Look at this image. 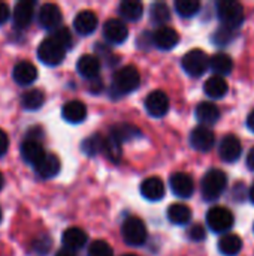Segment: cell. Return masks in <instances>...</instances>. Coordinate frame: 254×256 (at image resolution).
<instances>
[{
	"mask_svg": "<svg viewBox=\"0 0 254 256\" xmlns=\"http://www.w3.org/2000/svg\"><path fill=\"white\" fill-rule=\"evenodd\" d=\"M61 116L67 123H81L87 117V106L81 100H69L63 105Z\"/></svg>",
	"mask_w": 254,
	"mask_h": 256,
	"instance_id": "22",
	"label": "cell"
},
{
	"mask_svg": "<svg viewBox=\"0 0 254 256\" xmlns=\"http://www.w3.org/2000/svg\"><path fill=\"white\" fill-rule=\"evenodd\" d=\"M121 236L129 246H142L147 242L148 232L142 219L129 216L121 225Z\"/></svg>",
	"mask_w": 254,
	"mask_h": 256,
	"instance_id": "4",
	"label": "cell"
},
{
	"mask_svg": "<svg viewBox=\"0 0 254 256\" xmlns=\"http://www.w3.org/2000/svg\"><path fill=\"white\" fill-rule=\"evenodd\" d=\"M207 224L213 232H226L234 225V214L226 207H213L207 213Z\"/></svg>",
	"mask_w": 254,
	"mask_h": 256,
	"instance_id": "7",
	"label": "cell"
},
{
	"mask_svg": "<svg viewBox=\"0 0 254 256\" xmlns=\"http://www.w3.org/2000/svg\"><path fill=\"white\" fill-rule=\"evenodd\" d=\"M103 153L106 154V158L109 159V160H112V162H120V159H121V153H123V150H121V144L120 142H117L111 135L108 136V138H105V146H103Z\"/></svg>",
	"mask_w": 254,
	"mask_h": 256,
	"instance_id": "36",
	"label": "cell"
},
{
	"mask_svg": "<svg viewBox=\"0 0 254 256\" xmlns=\"http://www.w3.org/2000/svg\"><path fill=\"white\" fill-rule=\"evenodd\" d=\"M141 194L148 201H160L165 196V184L159 177H148L141 184Z\"/></svg>",
	"mask_w": 254,
	"mask_h": 256,
	"instance_id": "23",
	"label": "cell"
},
{
	"mask_svg": "<svg viewBox=\"0 0 254 256\" xmlns=\"http://www.w3.org/2000/svg\"><path fill=\"white\" fill-rule=\"evenodd\" d=\"M145 108L148 111V114L151 117L160 118L163 116H166V112L169 111V98L165 92L162 90H154L151 92L147 99H145Z\"/></svg>",
	"mask_w": 254,
	"mask_h": 256,
	"instance_id": "8",
	"label": "cell"
},
{
	"mask_svg": "<svg viewBox=\"0 0 254 256\" xmlns=\"http://www.w3.org/2000/svg\"><path fill=\"white\" fill-rule=\"evenodd\" d=\"M220 158L228 162V164H234L240 159L241 153H243V146L241 141L238 140V136L235 135H226L222 142H220Z\"/></svg>",
	"mask_w": 254,
	"mask_h": 256,
	"instance_id": "15",
	"label": "cell"
},
{
	"mask_svg": "<svg viewBox=\"0 0 254 256\" xmlns=\"http://www.w3.org/2000/svg\"><path fill=\"white\" fill-rule=\"evenodd\" d=\"M76 69H78L81 76L88 78V80H94L100 74V58L93 56V54L81 56L78 63H76Z\"/></svg>",
	"mask_w": 254,
	"mask_h": 256,
	"instance_id": "18",
	"label": "cell"
},
{
	"mask_svg": "<svg viewBox=\"0 0 254 256\" xmlns=\"http://www.w3.org/2000/svg\"><path fill=\"white\" fill-rule=\"evenodd\" d=\"M3 184H4V180H3V176H1V172H0V190H1V188H3Z\"/></svg>",
	"mask_w": 254,
	"mask_h": 256,
	"instance_id": "47",
	"label": "cell"
},
{
	"mask_svg": "<svg viewBox=\"0 0 254 256\" xmlns=\"http://www.w3.org/2000/svg\"><path fill=\"white\" fill-rule=\"evenodd\" d=\"M10 16V10L9 6L3 2H0V24H4Z\"/></svg>",
	"mask_w": 254,
	"mask_h": 256,
	"instance_id": "42",
	"label": "cell"
},
{
	"mask_svg": "<svg viewBox=\"0 0 254 256\" xmlns=\"http://www.w3.org/2000/svg\"><path fill=\"white\" fill-rule=\"evenodd\" d=\"M124 256H136V255H124Z\"/></svg>",
	"mask_w": 254,
	"mask_h": 256,
	"instance_id": "49",
	"label": "cell"
},
{
	"mask_svg": "<svg viewBox=\"0 0 254 256\" xmlns=\"http://www.w3.org/2000/svg\"><path fill=\"white\" fill-rule=\"evenodd\" d=\"M150 18L154 24H159L160 27L171 20V10L166 3H154L150 9Z\"/></svg>",
	"mask_w": 254,
	"mask_h": 256,
	"instance_id": "33",
	"label": "cell"
},
{
	"mask_svg": "<svg viewBox=\"0 0 254 256\" xmlns=\"http://www.w3.org/2000/svg\"><path fill=\"white\" fill-rule=\"evenodd\" d=\"M34 15V2H28V0H21L15 4L13 8V26L16 28H27L33 20Z\"/></svg>",
	"mask_w": 254,
	"mask_h": 256,
	"instance_id": "14",
	"label": "cell"
},
{
	"mask_svg": "<svg viewBox=\"0 0 254 256\" xmlns=\"http://www.w3.org/2000/svg\"><path fill=\"white\" fill-rule=\"evenodd\" d=\"M190 144L198 152H210L216 144V136L207 126H198L190 134Z\"/></svg>",
	"mask_w": 254,
	"mask_h": 256,
	"instance_id": "10",
	"label": "cell"
},
{
	"mask_svg": "<svg viewBox=\"0 0 254 256\" xmlns=\"http://www.w3.org/2000/svg\"><path fill=\"white\" fill-rule=\"evenodd\" d=\"M168 219L174 225H187L192 220V210L186 204L177 202L168 208Z\"/></svg>",
	"mask_w": 254,
	"mask_h": 256,
	"instance_id": "29",
	"label": "cell"
},
{
	"mask_svg": "<svg viewBox=\"0 0 254 256\" xmlns=\"http://www.w3.org/2000/svg\"><path fill=\"white\" fill-rule=\"evenodd\" d=\"M61 10L57 4L54 3H45L40 6L39 12H37V21L43 28L48 30H55L57 27H60L61 22Z\"/></svg>",
	"mask_w": 254,
	"mask_h": 256,
	"instance_id": "9",
	"label": "cell"
},
{
	"mask_svg": "<svg viewBox=\"0 0 254 256\" xmlns=\"http://www.w3.org/2000/svg\"><path fill=\"white\" fill-rule=\"evenodd\" d=\"M247 126H249V129L254 132V110L249 114V117H247Z\"/></svg>",
	"mask_w": 254,
	"mask_h": 256,
	"instance_id": "44",
	"label": "cell"
},
{
	"mask_svg": "<svg viewBox=\"0 0 254 256\" xmlns=\"http://www.w3.org/2000/svg\"><path fill=\"white\" fill-rule=\"evenodd\" d=\"M55 256H75V255H73V252H69V250L63 249V250L57 252V255H55Z\"/></svg>",
	"mask_w": 254,
	"mask_h": 256,
	"instance_id": "45",
	"label": "cell"
},
{
	"mask_svg": "<svg viewBox=\"0 0 254 256\" xmlns=\"http://www.w3.org/2000/svg\"><path fill=\"white\" fill-rule=\"evenodd\" d=\"M88 256H112V248L103 242V240H96L90 244L88 248Z\"/></svg>",
	"mask_w": 254,
	"mask_h": 256,
	"instance_id": "37",
	"label": "cell"
},
{
	"mask_svg": "<svg viewBox=\"0 0 254 256\" xmlns=\"http://www.w3.org/2000/svg\"><path fill=\"white\" fill-rule=\"evenodd\" d=\"M237 38V32L234 28H229L226 26H222L219 27L214 34H213V42L219 46H225L228 44H231L234 39Z\"/></svg>",
	"mask_w": 254,
	"mask_h": 256,
	"instance_id": "35",
	"label": "cell"
},
{
	"mask_svg": "<svg viewBox=\"0 0 254 256\" xmlns=\"http://www.w3.org/2000/svg\"><path fill=\"white\" fill-rule=\"evenodd\" d=\"M120 15L127 21H138L144 15V6L138 0H124L118 6Z\"/></svg>",
	"mask_w": 254,
	"mask_h": 256,
	"instance_id": "30",
	"label": "cell"
},
{
	"mask_svg": "<svg viewBox=\"0 0 254 256\" xmlns=\"http://www.w3.org/2000/svg\"><path fill=\"white\" fill-rule=\"evenodd\" d=\"M103 146H105V136H102L99 134H94V135H91V136H88V138H85L82 141L81 150L87 156L93 158V156H96L99 153H103Z\"/></svg>",
	"mask_w": 254,
	"mask_h": 256,
	"instance_id": "32",
	"label": "cell"
},
{
	"mask_svg": "<svg viewBox=\"0 0 254 256\" xmlns=\"http://www.w3.org/2000/svg\"><path fill=\"white\" fill-rule=\"evenodd\" d=\"M247 166L254 172V147L249 152V154H247Z\"/></svg>",
	"mask_w": 254,
	"mask_h": 256,
	"instance_id": "43",
	"label": "cell"
},
{
	"mask_svg": "<svg viewBox=\"0 0 254 256\" xmlns=\"http://www.w3.org/2000/svg\"><path fill=\"white\" fill-rule=\"evenodd\" d=\"M45 102V96L40 90L37 88H31V90H27L22 96H21V106L24 110H28V111H36L39 110Z\"/></svg>",
	"mask_w": 254,
	"mask_h": 256,
	"instance_id": "31",
	"label": "cell"
},
{
	"mask_svg": "<svg viewBox=\"0 0 254 256\" xmlns=\"http://www.w3.org/2000/svg\"><path fill=\"white\" fill-rule=\"evenodd\" d=\"M73 27L79 34H91L97 28V16L93 10H81L75 20H73Z\"/></svg>",
	"mask_w": 254,
	"mask_h": 256,
	"instance_id": "21",
	"label": "cell"
},
{
	"mask_svg": "<svg viewBox=\"0 0 254 256\" xmlns=\"http://www.w3.org/2000/svg\"><path fill=\"white\" fill-rule=\"evenodd\" d=\"M151 42L160 50H172L180 42V34L175 28L162 26L151 34Z\"/></svg>",
	"mask_w": 254,
	"mask_h": 256,
	"instance_id": "12",
	"label": "cell"
},
{
	"mask_svg": "<svg viewBox=\"0 0 254 256\" xmlns=\"http://www.w3.org/2000/svg\"><path fill=\"white\" fill-rule=\"evenodd\" d=\"M61 242L64 244V249L69 252H76L82 249L87 243V234L81 228H67L63 236Z\"/></svg>",
	"mask_w": 254,
	"mask_h": 256,
	"instance_id": "20",
	"label": "cell"
},
{
	"mask_svg": "<svg viewBox=\"0 0 254 256\" xmlns=\"http://www.w3.org/2000/svg\"><path fill=\"white\" fill-rule=\"evenodd\" d=\"M7 148H9V138L6 135V132L0 129V158L6 154Z\"/></svg>",
	"mask_w": 254,
	"mask_h": 256,
	"instance_id": "41",
	"label": "cell"
},
{
	"mask_svg": "<svg viewBox=\"0 0 254 256\" xmlns=\"http://www.w3.org/2000/svg\"><path fill=\"white\" fill-rule=\"evenodd\" d=\"M201 9V3L198 0H177L175 2V10L183 18L195 16Z\"/></svg>",
	"mask_w": 254,
	"mask_h": 256,
	"instance_id": "34",
	"label": "cell"
},
{
	"mask_svg": "<svg viewBox=\"0 0 254 256\" xmlns=\"http://www.w3.org/2000/svg\"><path fill=\"white\" fill-rule=\"evenodd\" d=\"M172 192L180 198H190L195 192V182L186 172H175L169 180Z\"/></svg>",
	"mask_w": 254,
	"mask_h": 256,
	"instance_id": "13",
	"label": "cell"
},
{
	"mask_svg": "<svg viewBox=\"0 0 254 256\" xmlns=\"http://www.w3.org/2000/svg\"><path fill=\"white\" fill-rule=\"evenodd\" d=\"M187 237L192 240V242H204L205 237H207V232H205V228L199 224L196 225H192L187 231Z\"/></svg>",
	"mask_w": 254,
	"mask_h": 256,
	"instance_id": "39",
	"label": "cell"
},
{
	"mask_svg": "<svg viewBox=\"0 0 254 256\" xmlns=\"http://www.w3.org/2000/svg\"><path fill=\"white\" fill-rule=\"evenodd\" d=\"M228 186V177L222 170H210L201 183L202 196L207 201H216L219 200Z\"/></svg>",
	"mask_w": 254,
	"mask_h": 256,
	"instance_id": "1",
	"label": "cell"
},
{
	"mask_svg": "<svg viewBox=\"0 0 254 256\" xmlns=\"http://www.w3.org/2000/svg\"><path fill=\"white\" fill-rule=\"evenodd\" d=\"M19 150H21L22 159H24L27 164L33 165V166L46 154L45 150H43V146H42L36 138H28V140L22 141Z\"/></svg>",
	"mask_w": 254,
	"mask_h": 256,
	"instance_id": "16",
	"label": "cell"
},
{
	"mask_svg": "<svg viewBox=\"0 0 254 256\" xmlns=\"http://www.w3.org/2000/svg\"><path fill=\"white\" fill-rule=\"evenodd\" d=\"M111 136H112L117 142L123 144V142L132 141V140H135V138H139V136H141V130H139L136 126L130 124V123H118V124L112 126V129H111Z\"/></svg>",
	"mask_w": 254,
	"mask_h": 256,
	"instance_id": "25",
	"label": "cell"
},
{
	"mask_svg": "<svg viewBox=\"0 0 254 256\" xmlns=\"http://www.w3.org/2000/svg\"><path fill=\"white\" fill-rule=\"evenodd\" d=\"M51 36L52 38H55L66 50L67 48H70V45H72V34H70V32H69V28H66V27H63V26H60V27H57L55 30H52V33H51Z\"/></svg>",
	"mask_w": 254,
	"mask_h": 256,
	"instance_id": "38",
	"label": "cell"
},
{
	"mask_svg": "<svg viewBox=\"0 0 254 256\" xmlns=\"http://www.w3.org/2000/svg\"><path fill=\"white\" fill-rule=\"evenodd\" d=\"M249 198H250V201L254 204V184L250 188V192H249Z\"/></svg>",
	"mask_w": 254,
	"mask_h": 256,
	"instance_id": "46",
	"label": "cell"
},
{
	"mask_svg": "<svg viewBox=\"0 0 254 256\" xmlns=\"http://www.w3.org/2000/svg\"><path fill=\"white\" fill-rule=\"evenodd\" d=\"M66 48L52 36H48L43 39L37 48V57L43 64L48 66H57L64 60Z\"/></svg>",
	"mask_w": 254,
	"mask_h": 256,
	"instance_id": "5",
	"label": "cell"
},
{
	"mask_svg": "<svg viewBox=\"0 0 254 256\" xmlns=\"http://www.w3.org/2000/svg\"><path fill=\"white\" fill-rule=\"evenodd\" d=\"M183 69L190 75V76H201L207 72V69L210 68V57L207 56L205 51L196 48L189 51L183 60H181Z\"/></svg>",
	"mask_w": 254,
	"mask_h": 256,
	"instance_id": "6",
	"label": "cell"
},
{
	"mask_svg": "<svg viewBox=\"0 0 254 256\" xmlns=\"http://www.w3.org/2000/svg\"><path fill=\"white\" fill-rule=\"evenodd\" d=\"M12 76L15 80L16 84L19 86H28L31 82L36 81L37 78V69L33 63L30 62H19L15 64L13 70H12Z\"/></svg>",
	"mask_w": 254,
	"mask_h": 256,
	"instance_id": "17",
	"label": "cell"
},
{
	"mask_svg": "<svg viewBox=\"0 0 254 256\" xmlns=\"http://www.w3.org/2000/svg\"><path fill=\"white\" fill-rule=\"evenodd\" d=\"M103 36L111 44H123L129 36V28L121 20L111 18L103 26Z\"/></svg>",
	"mask_w": 254,
	"mask_h": 256,
	"instance_id": "11",
	"label": "cell"
},
{
	"mask_svg": "<svg viewBox=\"0 0 254 256\" xmlns=\"http://www.w3.org/2000/svg\"><path fill=\"white\" fill-rule=\"evenodd\" d=\"M60 160L55 154H45L36 165H34V171L37 172L39 177L42 178H52L60 172Z\"/></svg>",
	"mask_w": 254,
	"mask_h": 256,
	"instance_id": "19",
	"label": "cell"
},
{
	"mask_svg": "<svg viewBox=\"0 0 254 256\" xmlns=\"http://www.w3.org/2000/svg\"><path fill=\"white\" fill-rule=\"evenodd\" d=\"M51 248V240L48 237H43V238H37L34 242V249H36V254H46V250Z\"/></svg>",
	"mask_w": 254,
	"mask_h": 256,
	"instance_id": "40",
	"label": "cell"
},
{
	"mask_svg": "<svg viewBox=\"0 0 254 256\" xmlns=\"http://www.w3.org/2000/svg\"><path fill=\"white\" fill-rule=\"evenodd\" d=\"M217 15L223 26L229 28H238L244 22V8L235 0H220L217 2Z\"/></svg>",
	"mask_w": 254,
	"mask_h": 256,
	"instance_id": "3",
	"label": "cell"
},
{
	"mask_svg": "<svg viewBox=\"0 0 254 256\" xmlns=\"http://www.w3.org/2000/svg\"><path fill=\"white\" fill-rule=\"evenodd\" d=\"M141 84V75L135 66H123L114 74L112 81V93L117 94H127L136 90Z\"/></svg>",
	"mask_w": 254,
	"mask_h": 256,
	"instance_id": "2",
	"label": "cell"
},
{
	"mask_svg": "<svg viewBox=\"0 0 254 256\" xmlns=\"http://www.w3.org/2000/svg\"><path fill=\"white\" fill-rule=\"evenodd\" d=\"M243 249V240L237 234H226L219 240V250L225 256H237Z\"/></svg>",
	"mask_w": 254,
	"mask_h": 256,
	"instance_id": "28",
	"label": "cell"
},
{
	"mask_svg": "<svg viewBox=\"0 0 254 256\" xmlns=\"http://www.w3.org/2000/svg\"><path fill=\"white\" fill-rule=\"evenodd\" d=\"M1 219H3V214H1V210H0V222H1Z\"/></svg>",
	"mask_w": 254,
	"mask_h": 256,
	"instance_id": "48",
	"label": "cell"
},
{
	"mask_svg": "<svg viewBox=\"0 0 254 256\" xmlns=\"http://www.w3.org/2000/svg\"><path fill=\"white\" fill-rule=\"evenodd\" d=\"M196 118L202 123V126L214 124L220 118V110L211 102H201L196 106Z\"/></svg>",
	"mask_w": 254,
	"mask_h": 256,
	"instance_id": "24",
	"label": "cell"
},
{
	"mask_svg": "<svg viewBox=\"0 0 254 256\" xmlns=\"http://www.w3.org/2000/svg\"><path fill=\"white\" fill-rule=\"evenodd\" d=\"M210 68L213 72H216L217 76L228 75L234 69V60L226 52H217L210 58Z\"/></svg>",
	"mask_w": 254,
	"mask_h": 256,
	"instance_id": "27",
	"label": "cell"
},
{
	"mask_svg": "<svg viewBox=\"0 0 254 256\" xmlns=\"http://www.w3.org/2000/svg\"><path fill=\"white\" fill-rule=\"evenodd\" d=\"M228 90H229V86L223 76L214 75V76L208 78L204 84V92L207 93V96H210L213 99H222L223 96H226Z\"/></svg>",
	"mask_w": 254,
	"mask_h": 256,
	"instance_id": "26",
	"label": "cell"
}]
</instances>
